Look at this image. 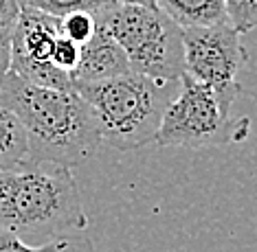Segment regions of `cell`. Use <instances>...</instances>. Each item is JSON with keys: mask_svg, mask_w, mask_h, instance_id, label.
Instances as JSON below:
<instances>
[{"mask_svg": "<svg viewBox=\"0 0 257 252\" xmlns=\"http://www.w3.org/2000/svg\"><path fill=\"white\" fill-rule=\"evenodd\" d=\"M229 22L239 35L257 29V0H224Z\"/></svg>", "mask_w": 257, "mask_h": 252, "instance_id": "9a60e30c", "label": "cell"}, {"mask_svg": "<svg viewBox=\"0 0 257 252\" xmlns=\"http://www.w3.org/2000/svg\"><path fill=\"white\" fill-rule=\"evenodd\" d=\"M11 64V35H0V86Z\"/></svg>", "mask_w": 257, "mask_h": 252, "instance_id": "ac0fdd59", "label": "cell"}, {"mask_svg": "<svg viewBox=\"0 0 257 252\" xmlns=\"http://www.w3.org/2000/svg\"><path fill=\"white\" fill-rule=\"evenodd\" d=\"M60 33V18L36 9H22L11 31V60H51Z\"/></svg>", "mask_w": 257, "mask_h": 252, "instance_id": "ba28073f", "label": "cell"}, {"mask_svg": "<svg viewBox=\"0 0 257 252\" xmlns=\"http://www.w3.org/2000/svg\"><path fill=\"white\" fill-rule=\"evenodd\" d=\"M75 90L92 108L101 143L134 151L156 140L165 108L180 90V79L161 81L130 70L114 79L75 84Z\"/></svg>", "mask_w": 257, "mask_h": 252, "instance_id": "3957f363", "label": "cell"}, {"mask_svg": "<svg viewBox=\"0 0 257 252\" xmlns=\"http://www.w3.org/2000/svg\"><path fill=\"white\" fill-rule=\"evenodd\" d=\"M156 7L165 11L183 29L209 27L229 20L224 0H156Z\"/></svg>", "mask_w": 257, "mask_h": 252, "instance_id": "9c48e42d", "label": "cell"}, {"mask_svg": "<svg viewBox=\"0 0 257 252\" xmlns=\"http://www.w3.org/2000/svg\"><path fill=\"white\" fill-rule=\"evenodd\" d=\"M0 101L25 125L27 162L75 169L103 145L92 108L75 88L36 86L9 70L0 86Z\"/></svg>", "mask_w": 257, "mask_h": 252, "instance_id": "6da1fadb", "label": "cell"}, {"mask_svg": "<svg viewBox=\"0 0 257 252\" xmlns=\"http://www.w3.org/2000/svg\"><path fill=\"white\" fill-rule=\"evenodd\" d=\"M119 3H127V5H145V7H156V0H119Z\"/></svg>", "mask_w": 257, "mask_h": 252, "instance_id": "d6986e66", "label": "cell"}, {"mask_svg": "<svg viewBox=\"0 0 257 252\" xmlns=\"http://www.w3.org/2000/svg\"><path fill=\"white\" fill-rule=\"evenodd\" d=\"M79 53H81V46L77 42H73L71 38H66L64 33H60V38H57V42L53 46V55H51V60H53V64H57L60 68L71 73L79 62Z\"/></svg>", "mask_w": 257, "mask_h": 252, "instance_id": "2e32d148", "label": "cell"}, {"mask_svg": "<svg viewBox=\"0 0 257 252\" xmlns=\"http://www.w3.org/2000/svg\"><path fill=\"white\" fill-rule=\"evenodd\" d=\"M97 20L123 46L134 73L161 81H174L185 75L183 27L163 9L116 3Z\"/></svg>", "mask_w": 257, "mask_h": 252, "instance_id": "277c9868", "label": "cell"}, {"mask_svg": "<svg viewBox=\"0 0 257 252\" xmlns=\"http://www.w3.org/2000/svg\"><path fill=\"white\" fill-rule=\"evenodd\" d=\"M248 134V116L233 119L231 108H226L207 84L183 75L180 90L165 108L154 143L159 147L207 149L242 143Z\"/></svg>", "mask_w": 257, "mask_h": 252, "instance_id": "5b68a950", "label": "cell"}, {"mask_svg": "<svg viewBox=\"0 0 257 252\" xmlns=\"http://www.w3.org/2000/svg\"><path fill=\"white\" fill-rule=\"evenodd\" d=\"M9 70L27 79L29 84L44 88H60V90H73L75 81L68 70L60 68L51 60H11Z\"/></svg>", "mask_w": 257, "mask_h": 252, "instance_id": "7c38bea8", "label": "cell"}, {"mask_svg": "<svg viewBox=\"0 0 257 252\" xmlns=\"http://www.w3.org/2000/svg\"><path fill=\"white\" fill-rule=\"evenodd\" d=\"M116 3L119 0H20V7L36 9L55 18H64L73 14V11H90L95 16H101L103 11L114 7Z\"/></svg>", "mask_w": 257, "mask_h": 252, "instance_id": "4fadbf2b", "label": "cell"}, {"mask_svg": "<svg viewBox=\"0 0 257 252\" xmlns=\"http://www.w3.org/2000/svg\"><path fill=\"white\" fill-rule=\"evenodd\" d=\"M60 27L66 38H71L73 42H77L81 46L97 33L99 20L90 11H73V14L60 18Z\"/></svg>", "mask_w": 257, "mask_h": 252, "instance_id": "5bb4252c", "label": "cell"}, {"mask_svg": "<svg viewBox=\"0 0 257 252\" xmlns=\"http://www.w3.org/2000/svg\"><path fill=\"white\" fill-rule=\"evenodd\" d=\"M20 11V0H0V35H11Z\"/></svg>", "mask_w": 257, "mask_h": 252, "instance_id": "e0dca14e", "label": "cell"}, {"mask_svg": "<svg viewBox=\"0 0 257 252\" xmlns=\"http://www.w3.org/2000/svg\"><path fill=\"white\" fill-rule=\"evenodd\" d=\"M183 38L185 75L207 84L222 99V103L231 108L242 95L237 75L248 62L239 31L226 20L209 27L183 29Z\"/></svg>", "mask_w": 257, "mask_h": 252, "instance_id": "8992f818", "label": "cell"}, {"mask_svg": "<svg viewBox=\"0 0 257 252\" xmlns=\"http://www.w3.org/2000/svg\"><path fill=\"white\" fill-rule=\"evenodd\" d=\"M0 252H99L92 243L88 235L81 230L64 232V235H55L46 243L31 245L22 237L14 235V232L0 230Z\"/></svg>", "mask_w": 257, "mask_h": 252, "instance_id": "30bf717a", "label": "cell"}, {"mask_svg": "<svg viewBox=\"0 0 257 252\" xmlns=\"http://www.w3.org/2000/svg\"><path fill=\"white\" fill-rule=\"evenodd\" d=\"M84 210L73 169L22 162L0 169V230L18 237H55L84 230Z\"/></svg>", "mask_w": 257, "mask_h": 252, "instance_id": "7a4b0ae2", "label": "cell"}, {"mask_svg": "<svg viewBox=\"0 0 257 252\" xmlns=\"http://www.w3.org/2000/svg\"><path fill=\"white\" fill-rule=\"evenodd\" d=\"M29 140L25 125L14 110L0 101V169L18 167L27 160Z\"/></svg>", "mask_w": 257, "mask_h": 252, "instance_id": "8fae6325", "label": "cell"}, {"mask_svg": "<svg viewBox=\"0 0 257 252\" xmlns=\"http://www.w3.org/2000/svg\"><path fill=\"white\" fill-rule=\"evenodd\" d=\"M130 70V60L123 46L106 29L99 27L88 42L81 44L79 62L71 70V77L75 84H95V81L114 79Z\"/></svg>", "mask_w": 257, "mask_h": 252, "instance_id": "52a82bcc", "label": "cell"}]
</instances>
